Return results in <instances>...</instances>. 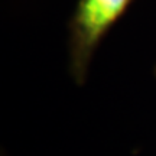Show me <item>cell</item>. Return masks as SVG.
<instances>
[{
    "mask_svg": "<svg viewBox=\"0 0 156 156\" xmlns=\"http://www.w3.org/2000/svg\"><path fill=\"white\" fill-rule=\"evenodd\" d=\"M133 0H80L71 29V71L77 83L85 77L90 58L103 35Z\"/></svg>",
    "mask_w": 156,
    "mask_h": 156,
    "instance_id": "obj_1",
    "label": "cell"
}]
</instances>
